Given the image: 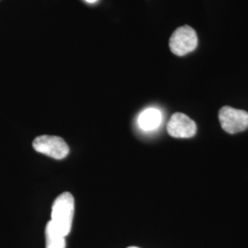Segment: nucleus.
I'll return each mask as SVG.
<instances>
[{"mask_svg":"<svg viewBox=\"0 0 248 248\" xmlns=\"http://www.w3.org/2000/svg\"><path fill=\"white\" fill-rule=\"evenodd\" d=\"M75 213V199L69 192H63L58 196L52 207V222L63 236H66L72 228Z\"/></svg>","mask_w":248,"mask_h":248,"instance_id":"f257e3e1","label":"nucleus"},{"mask_svg":"<svg viewBox=\"0 0 248 248\" xmlns=\"http://www.w3.org/2000/svg\"><path fill=\"white\" fill-rule=\"evenodd\" d=\"M198 35L190 26L179 27L173 32L169 40L171 52L177 56H184L191 53L198 47Z\"/></svg>","mask_w":248,"mask_h":248,"instance_id":"f03ea898","label":"nucleus"},{"mask_svg":"<svg viewBox=\"0 0 248 248\" xmlns=\"http://www.w3.org/2000/svg\"><path fill=\"white\" fill-rule=\"evenodd\" d=\"M34 150L54 159L61 160L69 154V147L64 140L58 136L41 135L32 142Z\"/></svg>","mask_w":248,"mask_h":248,"instance_id":"7ed1b4c3","label":"nucleus"},{"mask_svg":"<svg viewBox=\"0 0 248 248\" xmlns=\"http://www.w3.org/2000/svg\"><path fill=\"white\" fill-rule=\"evenodd\" d=\"M219 121L226 133H241L248 129V112L232 107H222L219 111Z\"/></svg>","mask_w":248,"mask_h":248,"instance_id":"20e7f679","label":"nucleus"},{"mask_svg":"<svg viewBox=\"0 0 248 248\" xmlns=\"http://www.w3.org/2000/svg\"><path fill=\"white\" fill-rule=\"evenodd\" d=\"M167 129L169 135L175 138H191L197 133L195 122L181 112L172 115Z\"/></svg>","mask_w":248,"mask_h":248,"instance_id":"39448f33","label":"nucleus"},{"mask_svg":"<svg viewBox=\"0 0 248 248\" xmlns=\"http://www.w3.org/2000/svg\"><path fill=\"white\" fill-rule=\"evenodd\" d=\"M162 123V113L155 108H149L142 111L138 117L139 127L145 131L150 132L159 127Z\"/></svg>","mask_w":248,"mask_h":248,"instance_id":"423d86ee","label":"nucleus"},{"mask_svg":"<svg viewBox=\"0 0 248 248\" xmlns=\"http://www.w3.org/2000/svg\"><path fill=\"white\" fill-rule=\"evenodd\" d=\"M46 248H65V236L60 233L53 223L48 222L45 229Z\"/></svg>","mask_w":248,"mask_h":248,"instance_id":"0eeeda50","label":"nucleus"},{"mask_svg":"<svg viewBox=\"0 0 248 248\" xmlns=\"http://www.w3.org/2000/svg\"><path fill=\"white\" fill-rule=\"evenodd\" d=\"M85 1H87L88 3H90V4H92V3H95V2H97L98 0H85Z\"/></svg>","mask_w":248,"mask_h":248,"instance_id":"6e6552de","label":"nucleus"},{"mask_svg":"<svg viewBox=\"0 0 248 248\" xmlns=\"http://www.w3.org/2000/svg\"><path fill=\"white\" fill-rule=\"evenodd\" d=\"M135 248V247H132V248Z\"/></svg>","mask_w":248,"mask_h":248,"instance_id":"1a4fd4ad","label":"nucleus"}]
</instances>
